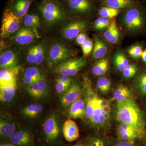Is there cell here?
Returning <instances> with one entry per match:
<instances>
[{"instance_id": "obj_1", "label": "cell", "mask_w": 146, "mask_h": 146, "mask_svg": "<svg viewBox=\"0 0 146 146\" xmlns=\"http://www.w3.org/2000/svg\"><path fill=\"white\" fill-rule=\"evenodd\" d=\"M116 116L120 123L132 126L144 138L146 136V122L145 117L138 105L132 99L117 102Z\"/></svg>"}, {"instance_id": "obj_2", "label": "cell", "mask_w": 146, "mask_h": 146, "mask_svg": "<svg viewBox=\"0 0 146 146\" xmlns=\"http://www.w3.org/2000/svg\"><path fill=\"white\" fill-rule=\"evenodd\" d=\"M122 12L121 19L128 31L139 32L146 27V8L143 5L136 2Z\"/></svg>"}, {"instance_id": "obj_3", "label": "cell", "mask_w": 146, "mask_h": 146, "mask_svg": "<svg viewBox=\"0 0 146 146\" xmlns=\"http://www.w3.org/2000/svg\"><path fill=\"white\" fill-rule=\"evenodd\" d=\"M38 9L49 25L60 24L67 19V10L58 1L43 0L38 6Z\"/></svg>"}, {"instance_id": "obj_4", "label": "cell", "mask_w": 146, "mask_h": 146, "mask_svg": "<svg viewBox=\"0 0 146 146\" xmlns=\"http://www.w3.org/2000/svg\"><path fill=\"white\" fill-rule=\"evenodd\" d=\"M72 51L60 42L53 44L50 47L47 56V62L50 67L56 66L70 59Z\"/></svg>"}, {"instance_id": "obj_5", "label": "cell", "mask_w": 146, "mask_h": 146, "mask_svg": "<svg viewBox=\"0 0 146 146\" xmlns=\"http://www.w3.org/2000/svg\"><path fill=\"white\" fill-rule=\"evenodd\" d=\"M65 4L66 10L76 16L91 15L96 9L93 0H65Z\"/></svg>"}, {"instance_id": "obj_6", "label": "cell", "mask_w": 146, "mask_h": 146, "mask_svg": "<svg viewBox=\"0 0 146 146\" xmlns=\"http://www.w3.org/2000/svg\"><path fill=\"white\" fill-rule=\"evenodd\" d=\"M44 138L47 144L50 146L56 145L60 137V129L55 115L53 114L45 121L43 125Z\"/></svg>"}, {"instance_id": "obj_7", "label": "cell", "mask_w": 146, "mask_h": 146, "mask_svg": "<svg viewBox=\"0 0 146 146\" xmlns=\"http://www.w3.org/2000/svg\"><path fill=\"white\" fill-rule=\"evenodd\" d=\"M21 18L11 9H6L3 16L1 37L5 38L18 31L21 25Z\"/></svg>"}, {"instance_id": "obj_8", "label": "cell", "mask_w": 146, "mask_h": 146, "mask_svg": "<svg viewBox=\"0 0 146 146\" xmlns=\"http://www.w3.org/2000/svg\"><path fill=\"white\" fill-rule=\"evenodd\" d=\"M86 65V60L83 57L70 59L55 66L54 72L61 76H72Z\"/></svg>"}, {"instance_id": "obj_9", "label": "cell", "mask_w": 146, "mask_h": 146, "mask_svg": "<svg viewBox=\"0 0 146 146\" xmlns=\"http://www.w3.org/2000/svg\"><path fill=\"white\" fill-rule=\"evenodd\" d=\"M117 134L118 139L133 144L144 138L135 128L125 123H120L117 127Z\"/></svg>"}, {"instance_id": "obj_10", "label": "cell", "mask_w": 146, "mask_h": 146, "mask_svg": "<svg viewBox=\"0 0 146 146\" xmlns=\"http://www.w3.org/2000/svg\"><path fill=\"white\" fill-rule=\"evenodd\" d=\"M9 142L16 146H34V135L27 129H18L10 137Z\"/></svg>"}, {"instance_id": "obj_11", "label": "cell", "mask_w": 146, "mask_h": 146, "mask_svg": "<svg viewBox=\"0 0 146 146\" xmlns=\"http://www.w3.org/2000/svg\"><path fill=\"white\" fill-rule=\"evenodd\" d=\"M82 90L80 85L76 82H72L70 86L62 94L60 103L64 108L70 106L74 102L81 97Z\"/></svg>"}, {"instance_id": "obj_12", "label": "cell", "mask_w": 146, "mask_h": 146, "mask_svg": "<svg viewBox=\"0 0 146 146\" xmlns=\"http://www.w3.org/2000/svg\"><path fill=\"white\" fill-rule=\"evenodd\" d=\"M87 27V24L85 21H73L63 28L62 35L65 39L72 40L76 38L81 32L86 30Z\"/></svg>"}, {"instance_id": "obj_13", "label": "cell", "mask_w": 146, "mask_h": 146, "mask_svg": "<svg viewBox=\"0 0 146 146\" xmlns=\"http://www.w3.org/2000/svg\"><path fill=\"white\" fill-rule=\"evenodd\" d=\"M48 87L46 82L44 78L41 79L31 85L28 86L29 94L35 98L39 99L47 95Z\"/></svg>"}, {"instance_id": "obj_14", "label": "cell", "mask_w": 146, "mask_h": 146, "mask_svg": "<svg viewBox=\"0 0 146 146\" xmlns=\"http://www.w3.org/2000/svg\"><path fill=\"white\" fill-rule=\"evenodd\" d=\"M62 133L66 141L72 142L79 137V130L74 121L70 119L65 121L62 128Z\"/></svg>"}, {"instance_id": "obj_15", "label": "cell", "mask_w": 146, "mask_h": 146, "mask_svg": "<svg viewBox=\"0 0 146 146\" xmlns=\"http://www.w3.org/2000/svg\"><path fill=\"white\" fill-rule=\"evenodd\" d=\"M16 124L11 120L2 118L0 121V136L1 142L9 141L11 136L18 130Z\"/></svg>"}, {"instance_id": "obj_16", "label": "cell", "mask_w": 146, "mask_h": 146, "mask_svg": "<svg viewBox=\"0 0 146 146\" xmlns=\"http://www.w3.org/2000/svg\"><path fill=\"white\" fill-rule=\"evenodd\" d=\"M68 116L70 119H83L86 116L85 103L81 97L70 106Z\"/></svg>"}, {"instance_id": "obj_17", "label": "cell", "mask_w": 146, "mask_h": 146, "mask_svg": "<svg viewBox=\"0 0 146 146\" xmlns=\"http://www.w3.org/2000/svg\"><path fill=\"white\" fill-rule=\"evenodd\" d=\"M35 36L34 32L29 28H22L16 33L14 39L18 44L27 45L33 42Z\"/></svg>"}, {"instance_id": "obj_18", "label": "cell", "mask_w": 146, "mask_h": 146, "mask_svg": "<svg viewBox=\"0 0 146 146\" xmlns=\"http://www.w3.org/2000/svg\"><path fill=\"white\" fill-rule=\"evenodd\" d=\"M18 58L13 52L7 50L0 56V67L2 69H13L17 67Z\"/></svg>"}, {"instance_id": "obj_19", "label": "cell", "mask_w": 146, "mask_h": 146, "mask_svg": "<svg viewBox=\"0 0 146 146\" xmlns=\"http://www.w3.org/2000/svg\"><path fill=\"white\" fill-rule=\"evenodd\" d=\"M16 91V83L0 85V100L3 102H7L13 99Z\"/></svg>"}, {"instance_id": "obj_20", "label": "cell", "mask_w": 146, "mask_h": 146, "mask_svg": "<svg viewBox=\"0 0 146 146\" xmlns=\"http://www.w3.org/2000/svg\"><path fill=\"white\" fill-rule=\"evenodd\" d=\"M102 6L117 9H125L134 5L133 0H98Z\"/></svg>"}, {"instance_id": "obj_21", "label": "cell", "mask_w": 146, "mask_h": 146, "mask_svg": "<svg viewBox=\"0 0 146 146\" xmlns=\"http://www.w3.org/2000/svg\"><path fill=\"white\" fill-rule=\"evenodd\" d=\"M19 68L2 69L0 71V85L16 83V76Z\"/></svg>"}, {"instance_id": "obj_22", "label": "cell", "mask_w": 146, "mask_h": 146, "mask_svg": "<svg viewBox=\"0 0 146 146\" xmlns=\"http://www.w3.org/2000/svg\"><path fill=\"white\" fill-rule=\"evenodd\" d=\"M104 36L105 38L111 44H116L119 41V31L115 19L112 20L110 25L104 32Z\"/></svg>"}, {"instance_id": "obj_23", "label": "cell", "mask_w": 146, "mask_h": 146, "mask_svg": "<svg viewBox=\"0 0 146 146\" xmlns=\"http://www.w3.org/2000/svg\"><path fill=\"white\" fill-rule=\"evenodd\" d=\"M32 2V0H16L11 10L18 17L23 18L26 15Z\"/></svg>"}, {"instance_id": "obj_24", "label": "cell", "mask_w": 146, "mask_h": 146, "mask_svg": "<svg viewBox=\"0 0 146 146\" xmlns=\"http://www.w3.org/2000/svg\"><path fill=\"white\" fill-rule=\"evenodd\" d=\"M43 78L39 70L35 67H30L25 71L23 80L28 86L31 85L39 80Z\"/></svg>"}, {"instance_id": "obj_25", "label": "cell", "mask_w": 146, "mask_h": 146, "mask_svg": "<svg viewBox=\"0 0 146 146\" xmlns=\"http://www.w3.org/2000/svg\"><path fill=\"white\" fill-rule=\"evenodd\" d=\"M113 96L117 102L124 101L132 99L131 91L127 86L123 85H119L116 88Z\"/></svg>"}, {"instance_id": "obj_26", "label": "cell", "mask_w": 146, "mask_h": 146, "mask_svg": "<svg viewBox=\"0 0 146 146\" xmlns=\"http://www.w3.org/2000/svg\"><path fill=\"white\" fill-rule=\"evenodd\" d=\"M108 52L106 45L98 38L94 39V46L93 50V56L96 59L104 58Z\"/></svg>"}, {"instance_id": "obj_27", "label": "cell", "mask_w": 146, "mask_h": 146, "mask_svg": "<svg viewBox=\"0 0 146 146\" xmlns=\"http://www.w3.org/2000/svg\"><path fill=\"white\" fill-rule=\"evenodd\" d=\"M109 67V60L107 58L100 59L94 65L92 72L94 75L101 76L106 74Z\"/></svg>"}, {"instance_id": "obj_28", "label": "cell", "mask_w": 146, "mask_h": 146, "mask_svg": "<svg viewBox=\"0 0 146 146\" xmlns=\"http://www.w3.org/2000/svg\"><path fill=\"white\" fill-rule=\"evenodd\" d=\"M43 106L39 104H34L28 106L22 110V114L27 117L33 118L37 117L41 113Z\"/></svg>"}, {"instance_id": "obj_29", "label": "cell", "mask_w": 146, "mask_h": 146, "mask_svg": "<svg viewBox=\"0 0 146 146\" xmlns=\"http://www.w3.org/2000/svg\"><path fill=\"white\" fill-rule=\"evenodd\" d=\"M122 10L123 9H117L102 6V7L99 9L98 12L99 15L101 17L112 19L117 16L120 13H121Z\"/></svg>"}, {"instance_id": "obj_30", "label": "cell", "mask_w": 146, "mask_h": 146, "mask_svg": "<svg viewBox=\"0 0 146 146\" xmlns=\"http://www.w3.org/2000/svg\"><path fill=\"white\" fill-rule=\"evenodd\" d=\"M114 62L116 68L120 72H123L129 64L127 58L122 52H118L115 54Z\"/></svg>"}, {"instance_id": "obj_31", "label": "cell", "mask_w": 146, "mask_h": 146, "mask_svg": "<svg viewBox=\"0 0 146 146\" xmlns=\"http://www.w3.org/2000/svg\"><path fill=\"white\" fill-rule=\"evenodd\" d=\"M135 85L143 95H146V70L140 73L135 80Z\"/></svg>"}, {"instance_id": "obj_32", "label": "cell", "mask_w": 146, "mask_h": 146, "mask_svg": "<svg viewBox=\"0 0 146 146\" xmlns=\"http://www.w3.org/2000/svg\"><path fill=\"white\" fill-rule=\"evenodd\" d=\"M24 23L27 28H35L40 25V19L37 14H26L24 18Z\"/></svg>"}, {"instance_id": "obj_33", "label": "cell", "mask_w": 146, "mask_h": 146, "mask_svg": "<svg viewBox=\"0 0 146 146\" xmlns=\"http://www.w3.org/2000/svg\"><path fill=\"white\" fill-rule=\"evenodd\" d=\"M84 142L86 146H109V141L97 136H89Z\"/></svg>"}, {"instance_id": "obj_34", "label": "cell", "mask_w": 146, "mask_h": 146, "mask_svg": "<svg viewBox=\"0 0 146 146\" xmlns=\"http://www.w3.org/2000/svg\"><path fill=\"white\" fill-rule=\"evenodd\" d=\"M97 86L98 89L102 93L106 94L110 89L111 81L107 78L102 77L97 80Z\"/></svg>"}, {"instance_id": "obj_35", "label": "cell", "mask_w": 146, "mask_h": 146, "mask_svg": "<svg viewBox=\"0 0 146 146\" xmlns=\"http://www.w3.org/2000/svg\"><path fill=\"white\" fill-rule=\"evenodd\" d=\"M111 19L100 16L95 21L94 23V28L98 30H101L107 29L112 22V21H111Z\"/></svg>"}, {"instance_id": "obj_36", "label": "cell", "mask_w": 146, "mask_h": 146, "mask_svg": "<svg viewBox=\"0 0 146 146\" xmlns=\"http://www.w3.org/2000/svg\"><path fill=\"white\" fill-rule=\"evenodd\" d=\"M98 98L96 100L95 102V109L92 118L90 120L94 125L98 127L99 123L102 115L101 108L98 102Z\"/></svg>"}, {"instance_id": "obj_37", "label": "cell", "mask_w": 146, "mask_h": 146, "mask_svg": "<svg viewBox=\"0 0 146 146\" xmlns=\"http://www.w3.org/2000/svg\"><path fill=\"white\" fill-rule=\"evenodd\" d=\"M143 51V46L141 45H136L131 47L127 52L131 57L134 59H138L141 57Z\"/></svg>"}, {"instance_id": "obj_38", "label": "cell", "mask_w": 146, "mask_h": 146, "mask_svg": "<svg viewBox=\"0 0 146 146\" xmlns=\"http://www.w3.org/2000/svg\"><path fill=\"white\" fill-rule=\"evenodd\" d=\"M35 58L34 64L36 65H41L44 58L45 51L44 47L42 45L35 46Z\"/></svg>"}, {"instance_id": "obj_39", "label": "cell", "mask_w": 146, "mask_h": 146, "mask_svg": "<svg viewBox=\"0 0 146 146\" xmlns=\"http://www.w3.org/2000/svg\"><path fill=\"white\" fill-rule=\"evenodd\" d=\"M137 68L133 63H129L123 72V74L125 78H130L133 77L137 72Z\"/></svg>"}, {"instance_id": "obj_40", "label": "cell", "mask_w": 146, "mask_h": 146, "mask_svg": "<svg viewBox=\"0 0 146 146\" xmlns=\"http://www.w3.org/2000/svg\"><path fill=\"white\" fill-rule=\"evenodd\" d=\"M98 98L95 99L86 98V117L89 119L90 120L93 116L95 109V102Z\"/></svg>"}, {"instance_id": "obj_41", "label": "cell", "mask_w": 146, "mask_h": 146, "mask_svg": "<svg viewBox=\"0 0 146 146\" xmlns=\"http://www.w3.org/2000/svg\"><path fill=\"white\" fill-rule=\"evenodd\" d=\"M81 47L84 55L85 56H87L91 53L94 48L93 41L88 38L82 45Z\"/></svg>"}, {"instance_id": "obj_42", "label": "cell", "mask_w": 146, "mask_h": 146, "mask_svg": "<svg viewBox=\"0 0 146 146\" xmlns=\"http://www.w3.org/2000/svg\"><path fill=\"white\" fill-rule=\"evenodd\" d=\"M72 82L64 83L59 82L56 81V83L55 84V89L56 92L58 94H63L69 88Z\"/></svg>"}, {"instance_id": "obj_43", "label": "cell", "mask_w": 146, "mask_h": 146, "mask_svg": "<svg viewBox=\"0 0 146 146\" xmlns=\"http://www.w3.org/2000/svg\"><path fill=\"white\" fill-rule=\"evenodd\" d=\"M109 146H136L135 144L121 141L119 139L109 141Z\"/></svg>"}, {"instance_id": "obj_44", "label": "cell", "mask_w": 146, "mask_h": 146, "mask_svg": "<svg viewBox=\"0 0 146 146\" xmlns=\"http://www.w3.org/2000/svg\"><path fill=\"white\" fill-rule=\"evenodd\" d=\"M35 58V46L31 48L29 50L27 56V61L30 64H34Z\"/></svg>"}, {"instance_id": "obj_45", "label": "cell", "mask_w": 146, "mask_h": 146, "mask_svg": "<svg viewBox=\"0 0 146 146\" xmlns=\"http://www.w3.org/2000/svg\"><path fill=\"white\" fill-rule=\"evenodd\" d=\"M86 35L84 33H80L76 38V41L77 44L82 46L85 42L86 39Z\"/></svg>"}, {"instance_id": "obj_46", "label": "cell", "mask_w": 146, "mask_h": 146, "mask_svg": "<svg viewBox=\"0 0 146 146\" xmlns=\"http://www.w3.org/2000/svg\"><path fill=\"white\" fill-rule=\"evenodd\" d=\"M56 81L64 83H70L73 82L72 79L70 78V76H62L61 77L57 79L56 80Z\"/></svg>"}, {"instance_id": "obj_47", "label": "cell", "mask_w": 146, "mask_h": 146, "mask_svg": "<svg viewBox=\"0 0 146 146\" xmlns=\"http://www.w3.org/2000/svg\"><path fill=\"white\" fill-rule=\"evenodd\" d=\"M0 146H16L15 145H13L12 143L7 141V142H1V143Z\"/></svg>"}, {"instance_id": "obj_48", "label": "cell", "mask_w": 146, "mask_h": 146, "mask_svg": "<svg viewBox=\"0 0 146 146\" xmlns=\"http://www.w3.org/2000/svg\"><path fill=\"white\" fill-rule=\"evenodd\" d=\"M141 58H142L143 62L146 64V48L143 51L142 56H141Z\"/></svg>"}, {"instance_id": "obj_49", "label": "cell", "mask_w": 146, "mask_h": 146, "mask_svg": "<svg viewBox=\"0 0 146 146\" xmlns=\"http://www.w3.org/2000/svg\"><path fill=\"white\" fill-rule=\"evenodd\" d=\"M65 146H86V145H85V143H84V141H83V142H78L77 143L72 145H67Z\"/></svg>"}, {"instance_id": "obj_50", "label": "cell", "mask_w": 146, "mask_h": 146, "mask_svg": "<svg viewBox=\"0 0 146 146\" xmlns=\"http://www.w3.org/2000/svg\"><path fill=\"white\" fill-rule=\"evenodd\" d=\"M45 146V145H40V146Z\"/></svg>"}, {"instance_id": "obj_51", "label": "cell", "mask_w": 146, "mask_h": 146, "mask_svg": "<svg viewBox=\"0 0 146 146\" xmlns=\"http://www.w3.org/2000/svg\"><path fill=\"white\" fill-rule=\"evenodd\" d=\"M143 1H146V0H143Z\"/></svg>"}, {"instance_id": "obj_52", "label": "cell", "mask_w": 146, "mask_h": 146, "mask_svg": "<svg viewBox=\"0 0 146 146\" xmlns=\"http://www.w3.org/2000/svg\"><path fill=\"white\" fill-rule=\"evenodd\" d=\"M56 1H58V0H56Z\"/></svg>"}, {"instance_id": "obj_53", "label": "cell", "mask_w": 146, "mask_h": 146, "mask_svg": "<svg viewBox=\"0 0 146 146\" xmlns=\"http://www.w3.org/2000/svg\"><path fill=\"white\" fill-rule=\"evenodd\" d=\"M97 1H98V0H97Z\"/></svg>"}]
</instances>
